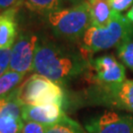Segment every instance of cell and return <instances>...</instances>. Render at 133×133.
I'll return each instance as SVG.
<instances>
[{"mask_svg":"<svg viewBox=\"0 0 133 133\" xmlns=\"http://www.w3.org/2000/svg\"><path fill=\"white\" fill-rule=\"evenodd\" d=\"M91 60L82 51L43 43L36 49L33 71L60 85L89 70Z\"/></svg>","mask_w":133,"mask_h":133,"instance_id":"6da1fadb","label":"cell"},{"mask_svg":"<svg viewBox=\"0 0 133 133\" xmlns=\"http://www.w3.org/2000/svg\"><path fill=\"white\" fill-rule=\"evenodd\" d=\"M133 38V26L120 13H116L104 27L91 26L82 37L81 51L91 58V55L107 50L125 43Z\"/></svg>","mask_w":133,"mask_h":133,"instance_id":"7a4b0ae2","label":"cell"},{"mask_svg":"<svg viewBox=\"0 0 133 133\" xmlns=\"http://www.w3.org/2000/svg\"><path fill=\"white\" fill-rule=\"evenodd\" d=\"M48 24L57 37L77 41L91 27L90 3L83 1L69 8H61L48 16Z\"/></svg>","mask_w":133,"mask_h":133,"instance_id":"3957f363","label":"cell"},{"mask_svg":"<svg viewBox=\"0 0 133 133\" xmlns=\"http://www.w3.org/2000/svg\"><path fill=\"white\" fill-rule=\"evenodd\" d=\"M17 97L23 105H58L63 107L65 101V94L61 86L37 73L19 86Z\"/></svg>","mask_w":133,"mask_h":133,"instance_id":"277c9868","label":"cell"},{"mask_svg":"<svg viewBox=\"0 0 133 133\" xmlns=\"http://www.w3.org/2000/svg\"><path fill=\"white\" fill-rule=\"evenodd\" d=\"M92 96L100 105L133 114V80H125L114 86H96Z\"/></svg>","mask_w":133,"mask_h":133,"instance_id":"5b68a950","label":"cell"},{"mask_svg":"<svg viewBox=\"0 0 133 133\" xmlns=\"http://www.w3.org/2000/svg\"><path fill=\"white\" fill-rule=\"evenodd\" d=\"M90 69L93 70L92 80L96 86H114L126 80L124 65L110 53L92 59Z\"/></svg>","mask_w":133,"mask_h":133,"instance_id":"8992f818","label":"cell"},{"mask_svg":"<svg viewBox=\"0 0 133 133\" xmlns=\"http://www.w3.org/2000/svg\"><path fill=\"white\" fill-rule=\"evenodd\" d=\"M88 133H133V115L105 111L85 124Z\"/></svg>","mask_w":133,"mask_h":133,"instance_id":"52a82bcc","label":"cell"},{"mask_svg":"<svg viewBox=\"0 0 133 133\" xmlns=\"http://www.w3.org/2000/svg\"><path fill=\"white\" fill-rule=\"evenodd\" d=\"M38 41V37L34 35L20 36L11 49L9 70L22 74L33 71Z\"/></svg>","mask_w":133,"mask_h":133,"instance_id":"ba28073f","label":"cell"},{"mask_svg":"<svg viewBox=\"0 0 133 133\" xmlns=\"http://www.w3.org/2000/svg\"><path fill=\"white\" fill-rule=\"evenodd\" d=\"M65 116L62 107L58 105H23L22 110L24 121H34L46 127L58 123Z\"/></svg>","mask_w":133,"mask_h":133,"instance_id":"9c48e42d","label":"cell"},{"mask_svg":"<svg viewBox=\"0 0 133 133\" xmlns=\"http://www.w3.org/2000/svg\"><path fill=\"white\" fill-rule=\"evenodd\" d=\"M17 8L5 10L0 14V49L11 48L17 37Z\"/></svg>","mask_w":133,"mask_h":133,"instance_id":"30bf717a","label":"cell"},{"mask_svg":"<svg viewBox=\"0 0 133 133\" xmlns=\"http://www.w3.org/2000/svg\"><path fill=\"white\" fill-rule=\"evenodd\" d=\"M116 13L110 7L108 0H98L90 4L91 26L104 27L109 24Z\"/></svg>","mask_w":133,"mask_h":133,"instance_id":"8fae6325","label":"cell"},{"mask_svg":"<svg viewBox=\"0 0 133 133\" xmlns=\"http://www.w3.org/2000/svg\"><path fill=\"white\" fill-rule=\"evenodd\" d=\"M26 74L15 71H7L0 77V99L8 97L19 88V84L24 80Z\"/></svg>","mask_w":133,"mask_h":133,"instance_id":"7c38bea8","label":"cell"},{"mask_svg":"<svg viewBox=\"0 0 133 133\" xmlns=\"http://www.w3.org/2000/svg\"><path fill=\"white\" fill-rule=\"evenodd\" d=\"M29 10L41 15H49L61 9L62 0H24Z\"/></svg>","mask_w":133,"mask_h":133,"instance_id":"4fadbf2b","label":"cell"},{"mask_svg":"<svg viewBox=\"0 0 133 133\" xmlns=\"http://www.w3.org/2000/svg\"><path fill=\"white\" fill-rule=\"evenodd\" d=\"M45 133H87L75 120L65 116L58 123L48 127Z\"/></svg>","mask_w":133,"mask_h":133,"instance_id":"5bb4252c","label":"cell"},{"mask_svg":"<svg viewBox=\"0 0 133 133\" xmlns=\"http://www.w3.org/2000/svg\"><path fill=\"white\" fill-rule=\"evenodd\" d=\"M24 125L22 118L8 114H0V133H21Z\"/></svg>","mask_w":133,"mask_h":133,"instance_id":"9a60e30c","label":"cell"},{"mask_svg":"<svg viewBox=\"0 0 133 133\" xmlns=\"http://www.w3.org/2000/svg\"><path fill=\"white\" fill-rule=\"evenodd\" d=\"M117 55L122 64L133 71V38L117 48Z\"/></svg>","mask_w":133,"mask_h":133,"instance_id":"2e32d148","label":"cell"},{"mask_svg":"<svg viewBox=\"0 0 133 133\" xmlns=\"http://www.w3.org/2000/svg\"><path fill=\"white\" fill-rule=\"evenodd\" d=\"M10 59H11V48L0 49V77L9 71Z\"/></svg>","mask_w":133,"mask_h":133,"instance_id":"e0dca14e","label":"cell"},{"mask_svg":"<svg viewBox=\"0 0 133 133\" xmlns=\"http://www.w3.org/2000/svg\"><path fill=\"white\" fill-rule=\"evenodd\" d=\"M48 127L34 121H24L21 133H45Z\"/></svg>","mask_w":133,"mask_h":133,"instance_id":"ac0fdd59","label":"cell"},{"mask_svg":"<svg viewBox=\"0 0 133 133\" xmlns=\"http://www.w3.org/2000/svg\"><path fill=\"white\" fill-rule=\"evenodd\" d=\"M110 7L114 11L121 13L122 11L131 8L133 5V0H108Z\"/></svg>","mask_w":133,"mask_h":133,"instance_id":"d6986e66","label":"cell"},{"mask_svg":"<svg viewBox=\"0 0 133 133\" xmlns=\"http://www.w3.org/2000/svg\"><path fill=\"white\" fill-rule=\"evenodd\" d=\"M24 3V0H0V10H8L17 8Z\"/></svg>","mask_w":133,"mask_h":133,"instance_id":"ffe728a7","label":"cell"},{"mask_svg":"<svg viewBox=\"0 0 133 133\" xmlns=\"http://www.w3.org/2000/svg\"><path fill=\"white\" fill-rule=\"evenodd\" d=\"M125 18H126L127 21L133 26V5H132V7L128 10V12H127V14L125 16Z\"/></svg>","mask_w":133,"mask_h":133,"instance_id":"44dd1931","label":"cell"},{"mask_svg":"<svg viewBox=\"0 0 133 133\" xmlns=\"http://www.w3.org/2000/svg\"><path fill=\"white\" fill-rule=\"evenodd\" d=\"M67 1H69V2H71V3H74V4H78V3H80V2H83L84 0H67Z\"/></svg>","mask_w":133,"mask_h":133,"instance_id":"7402d4cb","label":"cell"},{"mask_svg":"<svg viewBox=\"0 0 133 133\" xmlns=\"http://www.w3.org/2000/svg\"><path fill=\"white\" fill-rule=\"evenodd\" d=\"M87 1H88L90 4H93V3H95L96 1H98V0H87Z\"/></svg>","mask_w":133,"mask_h":133,"instance_id":"603a6c76","label":"cell"}]
</instances>
